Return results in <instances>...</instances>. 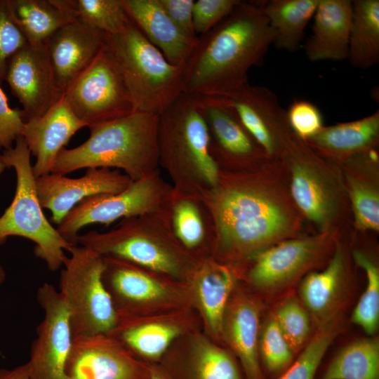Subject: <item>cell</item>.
Returning <instances> with one entry per match:
<instances>
[{
    "label": "cell",
    "mask_w": 379,
    "mask_h": 379,
    "mask_svg": "<svg viewBox=\"0 0 379 379\" xmlns=\"http://www.w3.org/2000/svg\"><path fill=\"white\" fill-rule=\"evenodd\" d=\"M148 215L125 218L106 232L79 234L77 245L187 281L201 257L186 250L173 233L149 230Z\"/></svg>",
    "instance_id": "8992f818"
},
{
    "label": "cell",
    "mask_w": 379,
    "mask_h": 379,
    "mask_svg": "<svg viewBox=\"0 0 379 379\" xmlns=\"http://www.w3.org/2000/svg\"><path fill=\"white\" fill-rule=\"evenodd\" d=\"M352 4L350 0H319L312 32L305 44L312 62L347 59Z\"/></svg>",
    "instance_id": "484cf974"
},
{
    "label": "cell",
    "mask_w": 379,
    "mask_h": 379,
    "mask_svg": "<svg viewBox=\"0 0 379 379\" xmlns=\"http://www.w3.org/2000/svg\"><path fill=\"white\" fill-rule=\"evenodd\" d=\"M25 122L22 110L9 106L7 97L0 87V149L12 147L13 141L22 135Z\"/></svg>",
    "instance_id": "ee69618b"
},
{
    "label": "cell",
    "mask_w": 379,
    "mask_h": 379,
    "mask_svg": "<svg viewBox=\"0 0 379 379\" xmlns=\"http://www.w3.org/2000/svg\"><path fill=\"white\" fill-rule=\"evenodd\" d=\"M239 281L235 267L208 255L199 259L186 281L191 305L200 317L202 331L221 345L222 318Z\"/></svg>",
    "instance_id": "44dd1931"
},
{
    "label": "cell",
    "mask_w": 379,
    "mask_h": 379,
    "mask_svg": "<svg viewBox=\"0 0 379 379\" xmlns=\"http://www.w3.org/2000/svg\"><path fill=\"white\" fill-rule=\"evenodd\" d=\"M294 353L298 355L312 335L311 317L293 294L286 295L271 312Z\"/></svg>",
    "instance_id": "8d00e7d4"
},
{
    "label": "cell",
    "mask_w": 379,
    "mask_h": 379,
    "mask_svg": "<svg viewBox=\"0 0 379 379\" xmlns=\"http://www.w3.org/2000/svg\"><path fill=\"white\" fill-rule=\"evenodd\" d=\"M159 4L178 29L187 36L196 39L193 27L194 0H159Z\"/></svg>",
    "instance_id": "f6af8a7d"
},
{
    "label": "cell",
    "mask_w": 379,
    "mask_h": 379,
    "mask_svg": "<svg viewBox=\"0 0 379 379\" xmlns=\"http://www.w3.org/2000/svg\"><path fill=\"white\" fill-rule=\"evenodd\" d=\"M285 149L291 163V189L295 201L308 218L320 225H325L334 208L329 190L314 172L308 153L300 144L289 139Z\"/></svg>",
    "instance_id": "83f0119b"
},
{
    "label": "cell",
    "mask_w": 379,
    "mask_h": 379,
    "mask_svg": "<svg viewBox=\"0 0 379 379\" xmlns=\"http://www.w3.org/2000/svg\"><path fill=\"white\" fill-rule=\"evenodd\" d=\"M197 96L208 125L210 150L219 159L248 160L257 157L258 143L242 126L234 112L216 97ZM259 146V145H258Z\"/></svg>",
    "instance_id": "4316f807"
},
{
    "label": "cell",
    "mask_w": 379,
    "mask_h": 379,
    "mask_svg": "<svg viewBox=\"0 0 379 379\" xmlns=\"http://www.w3.org/2000/svg\"><path fill=\"white\" fill-rule=\"evenodd\" d=\"M173 222V234L186 250L199 257L211 255L201 214L192 201L183 199L175 205Z\"/></svg>",
    "instance_id": "f35d334b"
},
{
    "label": "cell",
    "mask_w": 379,
    "mask_h": 379,
    "mask_svg": "<svg viewBox=\"0 0 379 379\" xmlns=\"http://www.w3.org/2000/svg\"><path fill=\"white\" fill-rule=\"evenodd\" d=\"M61 270L60 293L69 313L73 337L109 333L117 312L102 281V257L81 246H72Z\"/></svg>",
    "instance_id": "ba28073f"
},
{
    "label": "cell",
    "mask_w": 379,
    "mask_h": 379,
    "mask_svg": "<svg viewBox=\"0 0 379 379\" xmlns=\"http://www.w3.org/2000/svg\"><path fill=\"white\" fill-rule=\"evenodd\" d=\"M36 299L44 314L30 348V378L67 379L65 367L74 337L66 305L58 290L49 283L38 288Z\"/></svg>",
    "instance_id": "5bb4252c"
},
{
    "label": "cell",
    "mask_w": 379,
    "mask_h": 379,
    "mask_svg": "<svg viewBox=\"0 0 379 379\" xmlns=\"http://www.w3.org/2000/svg\"><path fill=\"white\" fill-rule=\"evenodd\" d=\"M229 107L261 147L272 156L284 147L290 128L286 112L276 95L264 86L246 84L237 90L216 97Z\"/></svg>",
    "instance_id": "d6986e66"
},
{
    "label": "cell",
    "mask_w": 379,
    "mask_h": 379,
    "mask_svg": "<svg viewBox=\"0 0 379 379\" xmlns=\"http://www.w3.org/2000/svg\"><path fill=\"white\" fill-rule=\"evenodd\" d=\"M159 161L172 171L179 183L203 192L219 181V166L210 150L206 121L197 96L182 93L159 114Z\"/></svg>",
    "instance_id": "5b68a950"
},
{
    "label": "cell",
    "mask_w": 379,
    "mask_h": 379,
    "mask_svg": "<svg viewBox=\"0 0 379 379\" xmlns=\"http://www.w3.org/2000/svg\"><path fill=\"white\" fill-rule=\"evenodd\" d=\"M378 134V110L358 120L323 127L309 140L322 152L343 157L371 148Z\"/></svg>",
    "instance_id": "4dcf8cb0"
},
{
    "label": "cell",
    "mask_w": 379,
    "mask_h": 379,
    "mask_svg": "<svg viewBox=\"0 0 379 379\" xmlns=\"http://www.w3.org/2000/svg\"><path fill=\"white\" fill-rule=\"evenodd\" d=\"M108 334L115 338L138 360L158 363L180 336L202 330L200 317L192 307L140 314H117Z\"/></svg>",
    "instance_id": "4fadbf2b"
},
{
    "label": "cell",
    "mask_w": 379,
    "mask_h": 379,
    "mask_svg": "<svg viewBox=\"0 0 379 379\" xmlns=\"http://www.w3.org/2000/svg\"><path fill=\"white\" fill-rule=\"evenodd\" d=\"M15 146L1 154L7 167H13L16 174V189L10 206L0 217V246L8 237L26 238L35 244L34 253L48 270L57 271L67 256L65 251L72 245L46 218L39 200L31 154L22 136L15 140Z\"/></svg>",
    "instance_id": "52a82bcc"
},
{
    "label": "cell",
    "mask_w": 379,
    "mask_h": 379,
    "mask_svg": "<svg viewBox=\"0 0 379 379\" xmlns=\"http://www.w3.org/2000/svg\"><path fill=\"white\" fill-rule=\"evenodd\" d=\"M326 246V239L320 236L282 242L254 256L248 270L239 274V280L264 302L289 291Z\"/></svg>",
    "instance_id": "7c38bea8"
},
{
    "label": "cell",
    "mask_w": 379,
    "mask_h": 379,
    "mask_svg": "<svg viewBox=\"0 0 379 379\" xmlns=\"http://www.w3.org/2000/svg\"><path fill=\"white\" fill-rule=\"evenodd\" d=\"M65 373L67 379H148L149 369L115 338L99 333L73 338Z\"/></svg>",
    "instance_id": "2e32d148"
},
{
    "label": "cell",
    "mask_w": 379,
    "mask_h": 379,
    "mask_svg": "<svg viewBox=\"0 0 379 379\" xmlns=\"http://www.w3.org/2000/svg\"><path fill=\"white\" fill-rule=\"evenodd\" d=\"M296 357L270 313L262 322L259 338V359L265 378L278 379Z\"/></svg>",
    "instance_id": "d590c367"
},
{
    "label": "cell",
    "mask_w": 379,
    "mask_h": 379,
    "mask_svg": "<svg viewBox=\"0 0 379 379\" xmlns=\"http://www.w3.org/2000/svg\"><path fill=\"white\" fill-rule=\"evenodd\" d=\"M315 379H379V338L352 341L318 370Z\"/></svg>",
    "instance_id": "d6a6232c"
},
{
    "label": "cell",
    "mask_w": 379,
    "mask_h": 379,
    "mask_svg": "<svg viewBox=\"0 0 379 379\" xmlns=\"http://www.w3.org/2000/svg\"><path fill=\"white\" fill-rule=\"evenodd\" d=\"M345 328L343 315L315 328L307 344L278 379H315L328 349Z\"/></svg>",
    "instance_id": "836d02e7"
},
{
    "label": "cell",
    "mask_w": 379,
    "mask_h": 379,
    "mask_svg": "<svg viewBox=\"0 0 379 379\" xmlns=\"http://www.w3.org/2000/svg\"><path fill=\"white\" fill-rule=\"evenodd\" d=\"M353 258L366 272L367 284L352 314L351 321L370 336L375 335L379 326V269L366 254L355 251Z\"/></svg>",
    "instance_id": "74e56055"
},
{
    "label": "cell",
    "mask_w": 379,
    "mask_h": 379,
    "mask_svg": "<svg viewBox=\"0 0 379 379\" xmlns=\"http://www.w3.org/2000/svg\"><path fill=\"white\" fill-rule=\"evenodd\" d=\"M27 44L13 18L8 0H0V82L5 80L11 58Z\"/></svg>",
    "instance_id": "60d3db41"
},
{
    "label": "cell",
    "mask_w": 379,
    "mask_h": 379,
    "mask_svg": "<svg viewBox=\"0 0 379 379\" xmlns=\"http://www.w3.org/2000/svg\"><path fill=\"white\" fill-rule=\"evenodd\" d=\"M131 182L126 175L104 168H87L79 178L50 173L35 180L41 206L51 211V220L57 225L86 198L119 193Z\"/></svg>",
    "instance_id": "ffe728a7"
},
{
    "label": "cell",
    "mask_w": 379,
    "mask_h": 379,
    "mask_svg": "<svg viewBox=\"0 0 379 379\" xmlns=\"http://www.w3.org/2000/svg\"><path fill=\"white\" fill-rule=\"evenodd\" d=\"M215 225L211 255L225 264L250 260L288 231L284 208L256 187L234 185L203 192Z\"/></svg>",
    "instance_id": "7a4b0ae2"
},
{
    "label": "cell",
    "mask_w": 379,
    "mask_h": 379,
    "mask_svg": "<svg viewBox=\"0 0 379 379\" xmlns=\"http://www.w3.org/2000/svg\"><path fill=\"white\" fill-rule=\"evenodd\" d=\"M241 0H197L193 6V27L201 36L226 18Z\"/></svg>",
    "instance_id": "7bdbcfd3"
},
{
    "label": "cell",
    "mask_w": 379,
    "mask_h": 379,
    "mask_svg": "<svg viewBox=\"0 0 379 379\" xmlns=\"http://www.w3.org/2000/svg\"><path fill=\"white\" fill-rule=\"evenodd\" d=\"M86 126L63 96L42 116L26 121L21 136L36 159L35 177L51 173L59 152L79 130Z\"/></svg>",
    "instance_id": "7402d4cb"
},
{
    "label": "cell",
    "mask_w": 379,
    "mask_h": 379,
    "mask_svg": "<svg viewBox=\"0 0 379 379\" xmlns=\"http://www.w3.org/2000/svg\"><path fill=\"white\" fill-rule=\"evenodd\" d=\"M0 379H31L27 362L11 368H1Z\"/></svg>",
    "instance_id": "bcb514c9"
},
{
    "label": "cell",
    "mask_w": 379,
    "mask_h": 379,
    "mask_svg": "<svg viewBox=\"0 0 379 379\" xmlns=\"http://www.w3.org/2000/svg\"><path fill=\"white\" fill-rule=\"evenodd\" d=\"M347 60L356 68L367 69L379 62V1L354 0Z\"/></svg>",
    "instance_id": "1f68e13d"
},
{
    "label": "cell",
    "mask_w": 379,
    "mask_h": 379,
    "mask_svg": "<svg viewBox=\"0 0 379 379\" xmlns=\"http://www.w3.org/2000/svg\"><path fill=\"white\" fill-rule=\"evenodd\" d=\"M350 193L358 227L378 231L379 196L375 190L352 178L350 181Z\"/></svg>",
    "instance_id": "ab89813d"
},
{
    "label": "cell",
    "mask_w": 379,
    "mask_h": 379,
    "mask_svg": "<svg viewBox=\"0 0 379 379\" xmlns=\"http://www.w3.org/2000/svg\"><path fill=\"white\" fill-rule=\"evenodd\" d=\"M7 167L1 154L0 155V175L1 173L5 170V168Z\"/></svg>",
    "instance_id": "681fc988"
},
{
    "label": "cell",
    "mask_w": 379,
    "mask_h": 379,
    "mask_svg": "<svg viewBox=\"0 0 379 379\" xmlns=\"http://www.w3.org/2000/svg\"><path fill=\"white\" fill-rule=\"evenodd\" d=\"M263 308L262 300L239 280L222 318V344L239 361L245 379H267L259 359Z\"/></svg>",
    "instance_id": "ac0fdd59"
},
{
    "label": "cell",
    "mask_w": 379,
    "mask_h": 379,
    "mask_svg": "<svg viewBox=\"0 0 379 379\" xmlns=\"http://www.w3.org/2000/svg\"><path fill=\"white\" fill-rule=\"evenodd\" d=\"M63 97L88 127L135 112L122 76L106 45L67 86Z\"/></svg>",
    "instance_id": "30bf717a"
},
{
    "label": "cell",
    "mask_w": 379,
    "mask_h": 379,
    "mask_svg": "<svg viewBox=\"0 0 379 379\" xmlns=\"http://www.w3.org/2000/svg\"><path fill=\"white\" fill-rule=\"evenodd\" d=\"M14 21L30 45L46 44L65 25L74 21L62 0H8Z\"/></svg>",
    "instance_id": "f1b7e54d"
},
{
    "label": "cell",
    "mask_w": 379,
    "mask_h": 379,
    "mask_svg": "<svg viewBox=\"0 0 379 379\" xmlns=\"http://www.w3.org/2000/svg\"><path fill=\"white\" fill-rule=\"evenodd\" d=\"M131 21L173 65L185 63L198 37L185 35L166 14L159 0H123Z\"/></svg>",
    "instance_id": "d4e9b609"
},
{
    "label": "cell",
    "mask_w": 379,
    "mask_h": 379,
    "mask_svg": "<svg viewBox=\"0 0 379 379\" xmlns=\"http://www.w3.org/2000/svg\"><path fill=\"white\" fill-rule=\"evenodd\" d=\"M159 114L134 112L91 126L85 142L59 152L51 173L117 168L132 181L139 180L154 171L159 161Z\"/></svg>",
    "instance_id": "3957f363"
},
{
    "label": "cell",
    "mask_w": 379,
    "mask_h": 379,
    "mask_svg": "<svg viewBox=\"0 0 379 379\" xmlns=\"http://www.w3.org/2000/svg\"><path fill=\"white\" fill-rule=\"evenodd\" d=\"M274 40L260 1H240L198 40L183 69L184 93L221 97L248 83Z\"/></svg>",
    "instance_id": "6da1fadb"
},
{
    "label": "cell",
    "mask_w": 379,
    "mask_h": 379,
    "mask_svg": "<svg viewBox=\"0 0 379 379\" xmlns=\"http://www.w3.org/2000/svg\"><path fill=\"white\" fill-rule=\"evenodd\" d=\"M102 258V281L117 314L192 307L186 281L121 259Z\"/></svg>",
    "instance_id": "9c48e42d"
},
{
    "label": "cell",
    "mask_w": 379,
    "mask_h": 379,
    "mask_svg": "<svg viewBox=\"0 0 379 379\" xmlns=\"http://www.w3.org/2000/svg\"><path fill=\"white\" fill-rule=\"evenodd\" d=\"M319 0H270L260 1L274 34L273 45L281 50L299 49L305 28L314 16Z\"/></svg>",
    "instance_id": "f546056e"
},
{
    "label": "cell",
    "mask_w": 379,
    "mask_h": 379,
    "mask_svg": "<svg viewBox=\"0 0 379 379\" xmlns=\"http://www.w3.org/2000/svg\"><path fill=\"white\" fill-rule=\"evenodd\" d=\"M5 80L22 106L25 121L39 117L63 96L46 45L26 44L9 60Z\"/></svg>",
    "instance_id": "e0dca14e"
},
{
    "label": "cell",
    "mask_w": 379,
    "mask_h": 379,
    "mask_svg": "<svg viewBox=\"0 0 379 379\" xmlns=\"http://www.w3.org/2000/svg\"><path fill=\"white\" fill-rule=\"evenodd\" d=\"M157 364L172 379H245L236 357L201 329L176 339Z\"/></svg>",
    "instance_id": "9a60e30c"
},
{
    "label": "cell",
    "mask_w": 379,
    "mask_h": 379,
    "mask_svg": "<svg viewBox=\"0 0 379 379\" xmlns=\"http://www.w3.org/2000/svg\"><path fill=\"white\" fill-rule=\"evenodd\" d=\"M166 192L154 171L132 181L119 193L86 198L67 214L56 229L67 241L76 246L79 231L87 225H109L119 218L146 215L157 211Z\"/></svg>",
    "instance_id": "8fae6325"
},
{
    "label": "cell",
    "mask_w": 379,
    "mask_h": 379,
    "mask_svg": "<svg viewBox=\"0 0 379 379\" xmlns=\"http://www.w3.org/2000/svg\"><path fill=\"white\" fill-rule=\"evenodd\" d=\"M73 19L106 34L122 31L131 21L123 0H62Z\"/></svg>",
    "instance_id": "e575fe53"
},
{
    "label": "cell",
    "mask_w": 379,
    "mask_h": 379,
    "mask_svg": "<svg viewBox=\"0 0 379 379\" xmlns=\"http://www.w3.org/2000/svg\"><path fill=\"white\" fill-rule=\"evenodd\" d=\"M290 128L297 137L309 140L318 133L323 126L321 114L313 103L303 100H295L286 112Z\"/></svg>",
    "instance_id": "b9f144b4"
},
{
    "label": "cell",
    "mask_w": 379,
    "mask_h": 379,
    "mask_svg": "<svg viewBox=\"0 0 379 379\" xmlns=\"http://www.w3.org/2000/svg\"><path fill=\"white\" fill-rule=\"evenodd\" d=\"M149 375L148 379H172L159 364H149Z\"/></svg>",
    "instance_id": "7dc6e473"
},
{
    "label": "cell",
    "mask_w": 379,
    "mask_h": 379,
    "mask_svg": "<svg viewBox=\"0 0 379 379\" xmlns=\"http://www.w3.org/2000/svg\"><path fill=\"white\" fill-rule=\"evenodd\" d=\"M106 48L116 62L135 112L161 114L182 93V65H173L131 21L107 35Z\"/></svg>",
    "instance_id": "277c9868"
},
{
    "label": "cell",
    "mask_w": 379,
    "mask_h": 379,
    "mask_svg": "<svg viewBox=\"0 0 379 379\" xmlns=\"http://www.w3.org/2000/svg\"><path fill=\"white\" fill-rule=\"evenodd\" d=\"M107 34L77 20L56 31L46 42L50 62L64 91L105 48Z\"/></svg>",
    "instance_id": "603a6c76"
},
{
    "label": "cell",
    "mask_w": 379,
    "mask_h": 379,
    "mask_svg": "<svg viewBox=\"0 0 379 379\" xmlns=\"http://www.w3.org/2000/svg\"><path fill=\"white\" fill-rule=\"evenodd\" d=\"M6 277V273L2 265L0 264V287L4 283Z\"/></svg>",
    "instance_id": "c3c4849f"
},
{
    "label": "cell",
    "mask_w": 379,
    "mask_h": 379,
    "mask_svg": "<svg viewBox=\"0 0 379 379\" xmlns=\"http://www.w3.org/2000/svg\"><path fill=\"white\" fill-rule=\"evenodd\" d=\"M350 293L344 253L338 248L325 270L302 279L298 297L317 328L344 315Z\"/></svg>",
    "instance_id": "cb8c5ba5"
}]
</instances>
